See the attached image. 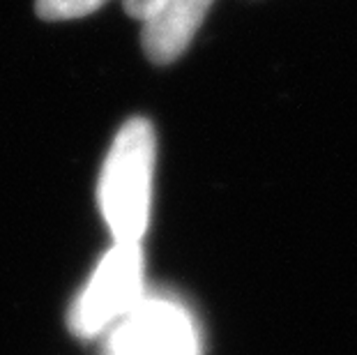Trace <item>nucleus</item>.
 Segmentation results:
<instances>
[{
  "instance_id": "1",
  "label": "nucleus",
  "mask_w": 357,
  "mask_h": 355,
  "mask_svg": "<svg viewBox=\"0 0 357 355\" xmlns=\"http://www.w3.org/2000/svg\"><path fill=\"white\" fill-rule=\"evenodd\" d=\"M157 141L146 118H129L106 155L97 201L116 243H141L150 222Z\"/></svg>"
},
{
  "instance_id": "2",
  "label": "nucleus",
  "mask_w": 357,
  "mask_h": 355,
  "mask_svg": "<svg viewBox=\"0 0 357 355\" xmlns=\"http://www.w3.org/2000/svg\"><path fill=\"white\" fill-rule=\"evenodd\" d=\"M143 300L141 243H116L102 256L67 316L79 337H97Z\"/></svg>"
},
{
  "instance_id": "3",
  "label": "nucleus",
  "mask_w": 357,
  "mask_h": 355,
  "mask_svg": "<svg viewBox=\"0 0 357 355\" xmlns=\"http://www.w3.org/2000/svg\"><path fill=\"white\" fill-rule=\"evenodd\" d=\"M109 355H201L199 330L185 307L166 298H143L118 321Z\"/></svg>"
},
{
  "instance_id": "4",
  "label": "nucleus",
  "mask_w": 357,
  "mask_h": 355,
  "mask_svg": "<svg viewBox=\"0 0 357 355\" xmlns=\"http://www.w3.org/2000/svg\"><path fill=\"white\" fill-rule=\"evenodd\" d=\"M212 0H157L143 19L141 44L155 65H169L187 51Z\"/></svg>"
},
{
  "instance_id": "5",
  "label": "nucleus",
  "mask_w": 357,
  "mask_h": 355,
  "mask_svg": "<svg viewBox=\"0 0 357 355\" xmlns=\"http://www.w3.org/2000/svg\"><path fill=\"white\" fill-rule=\"evenodd\" d=\"M106 0H37V17L44 21H67L93 14Z\"/></svg>"
},
{
  "instance_id": "6",
  "label": "nucleus",
  "mask_w": 357,
  "mask_h": 355,
  "mask_svg": "<svg viewBox=\"0 0 357 355\" xmlns=\"http://www.w3.org/2000/svg\"><path fill=\"white\" fill-rule=\"evenodd\" d=\"M155 3L157 0H125V10H127L129 17L143 21L148 17V12L155 7Z\"/></svg>"
}]
</instances>
